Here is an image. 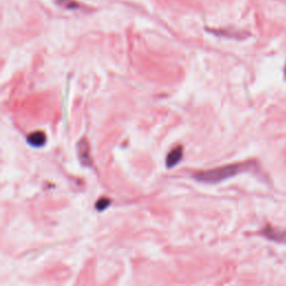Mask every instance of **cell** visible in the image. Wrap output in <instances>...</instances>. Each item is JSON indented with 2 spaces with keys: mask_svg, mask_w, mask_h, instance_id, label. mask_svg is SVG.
<instances>
[{
  "mask_svg": "<svg viewBox=\"0 0 286 286\" xmlns=\"http://www.w3.org/2000/svg\"><path fill=\"white\" fill-rule=\"evenodd\" d=\"M250 167L249 162H243V164H234L227 165L224 167L215 168V169L206 170L198 172L195 175L196 180L206 182V184H217L226 179H229L231 177L237 176L240 172L247 170Z\"/></svg>",
  "mask_w": 286,
  "mask_h": 286,
  "instance_id": "6da1fadb",
  "label": "cell"
},
{
  "mask_svg": "<svg viewBox=\"0 0 286 286\" xmlns=\"http://www.w3.org/2000/svg\"><path fill=\"white\" fill-rule=\"evenodd\" d=\"M77 154L83 166L90 167L92 165L90 146H88V142L85 139H82L77 143Z\"/></svg>",
  "mask_w": 286,
  "mask_h": 286,
  "instance_id": "7a4b0ae2",
  "label": "cell"
},
{
  "mask_svg": "<svg viewBox=\"0 0 286 286\" xmlns=\"http://www.w3.org/2000/svg\"><path fill=\"white\" fill-rule=\"evenodd\" d=\"M182 156H184V150H182V147H176L174 150H171L167 156L166 159V165L168 168H174L179 164L182 159Z\"/></svg>",
  "mask_w": 286,
  "mask_h": 286,
  "instance_id": "3957f363",
  "label": "cell"
},
{
  "mask_svg": "<svg viewBox=\"0 0 286 286\" xmlns=\"http://www.w3.org/2000/svg\"><path fill=\"white\" fill-rule=\"evenodd\" d=\"M27 142L34 148H42L46 143V134L43 131H35L27 136Z\"/></svg>",
  "mask_w": 286,
  "mask_h": 286,
  "instance_id": "277c9868",
  "label": "cell"
},
{
  "mask_svg": "<svg viewBox=\"0 0 286 286\" xmlns=\"http://www.w3.org/2000/svg\"><path fill=\"white\" fill-rule=\"evenodd\" d=\"M56 3L60 6L66 8V9H76L78 8V4L73 2V0H56Z\"/></svg>",
  "mask_w": 286,
  "mask_h": 286,
  "instance_id": "5b68a950",
  "label": "cell"
},
{
  "mask_svg": "<svg viewBox=\"0 0 286 286\" xmlns=\"http://www.w3.org/2000/svg\"><path fill=\"white\" fill-rule=\"evenodd\" d=\"M111 204V200L107 198H102L96 203V209L97 210H104L105 208H107L108 205Z\"/></svg>",
  "mask_w": 286,
  "mask_h": 286,
  "instance_id": "8992f818",
  "label": "cell"
}]
</instances>
